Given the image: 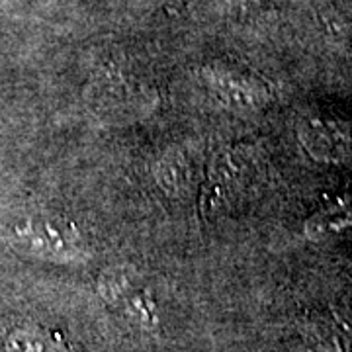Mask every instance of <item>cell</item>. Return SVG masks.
Segmentation results:
<instances>
[{"label": "cell", "instance_id": "1", "mask_svg": "<svg viewBox=\"0 0 352 352\" xmlns=\"http://www.w3.org/2000/svg\"><path fill=\"white\" fill-rule=\"evenodd\" d=\"M18 239L30 251L59 261H73L82 254V239L75 227L53 219L18 227Z\"/></svg>", "mask_w": 352, "mask_h": 352}, {"label": "cell", "instance_id": "2", "mask_svg": "<svg viewBox=\"0 0 352 352\" xmlns=\"http://www.w3.org/2000/svg\"><path fill=\"white\" fill-rule=\"evenodd\" d=\"M300 139L319 161H342L352 155V126L339 120L305 118L300 124Z\"/></svg>", "mask_w": 352, "mask_h": 352}, {"label": "cell", "instance_id": "3", "mask_svg": "<svg viewBox=\"0 0 352 352\" xmlns=\"http://www.w3.org/2000/svg\"><path fill=\"white\" fill-rule=\"evenodd\" d=\"M206 78L217 100L233 110H256L270 100L268 85L243 71L219 69L210 71Z\"/></svg>", "mask_w": 352, "mask_h": 352}, {"label": "cell", "instance_id": "4", "mask_svg": "<svg viewBox=\"0 0 352 352\" xmlns=\"http://www.w3.org/2000/svg\"><path fill=\"white\" fill-rule=\"evenodd\" d=\"M349 233H352V190L317 210L305 223V235L311 241L335 239Z\"/></svg>", "mask_w": 352, "mask_h": 352}, {"label": "cell", "instance_id": "5", "mask_svg": "<svg viewBox=\"0 0 352 352\" xmlns=\"http://www.w3.org/2000/svg\"><path fill=\"white\" fill-rule=\"evenodd\" d=\"M10 352H67L50 335L41 333H18L10 342Z\"/></svg>", "mask_w": 352, "mask_h": 352}]
</instances>
